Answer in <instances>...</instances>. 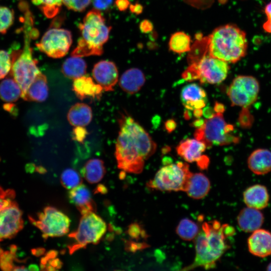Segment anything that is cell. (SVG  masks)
Here are the masks:
<instances>
[{
	"label": "cell",
	"instance_id": "6da1fadb",
	"mask_svg": "<svg viewBox=\"0 0 271 271\" xmlns=\"http://www.w3.org/2000/svg\"><path fill=\"white\" fill-rule=\"evenodd\" d=\"M115 144L117 167L126 172H142L145 161L154 154L157 145L149 134L133 118L122 115Z\"/></svg>",
	"mask_w": 271,
	"mask_h": 271
},
{
	"label": "cell",
	"instance_id": "7a4b0ae2",
	"mask_svg": "<svg viewBox=\"0 0 271 271\" xmlns=\"http://www.w3.org/2000/svg\"><path fill=\"white\" fill-rule=\"evenodd\" d=\"M235 233L234 228L227 224H221L217 220L204 222L195 238L196 256L194 261L183 270L197 267L212 268L216 261L229 247L227 239Z\"/></svg>",
	"mask_w": 271,
	"mask_h": 271
},
{
	"label": "cell",
	"instance_id": "3957f363",
	"mask_svg": "<svg viewBox=\"0 0 271 271\" xmlns=\"http://www.w3.org/2000/svg\"><path fill=\"white\" fill-rule=\"evenodd\" d=\"M208 38L209 53L211 57L227 63H235L246 55V34L235 25L217 27Z\"/></svg>",
	"mask_w": 271,
	"mask_h": 271
},
{
	"label": "cell",
	"instance_id": "277c9868",
	"mask_svg": "<svg viewBox=\"0 0 271 271\" xmlns=\"http://www.w3.org/2000/svg\"><path fill=\"white\" fill-rule=\"evenodd\" d=\"M81 37L71 56L84 57L101 55L107 41L111 27L107 26L101 13L95 9L89 11L78 25Z\"/></svg>",
	"mask_w": 271,
	"mask_h": 271
},
{
	"label": "cell",
	"instance_id": "5b68a950",
	"mask_svg": "<svg viewBox=\"0 0 271 271\" xmlns=\"http://www.w3.org/2000/svg\"><path fill=\"white\" fill-rule=\"evenodd\" d=\"M33 25L24 24V45L23 49L18 54L12 57V65L11 70L13 78L20 86L22 98L26 92L29 86L41 72L37 67L38 61L32 55L31 40L36 36Z\"/></svg>",
	"mask_w": 271,
	"mask_h": 271
},
{
	"label": "cell",
	"instance_id": "8992f818",
	"mask_svg": "<svg viewBox=\"0 0 271 271\" xmlns=\"http://www.w3.org/2000/svg\"><path fill=\"white\" fill-rule=\"evenodd\" d=\"M194 137L203 142L207 148L235 144L239 140L234 126L225 121L221 112H215L211 117L205 119L203 125L196 128Z\"/></svg>",
	"mask_w": 271,
	"mask_h": 271
},
{
	"label": "cell",
	"instance_id": "52a82bcc",
	"mask_svg": "<svg viewBox=\"0 0 271 271\" xmlns=\"http://www.w3.org/2000/svg\"><path fill=\"white\" fill-rule=\"evenodd\" d=\"M192 174L187 163H171L161 168L147 186L162 191L186 192Z\"/></svg>",
	"mask_w": 271,
	"mask_h": 271
},
{
	"label": "cell",
	"instance_id": "ba28073f",
	"mask_svg": "<svg viewBox=\"0 0 271 271\" xmlns=\"http://www.w3.org/2000/svg\"><path fill=\"white\" fill-rule=\"evenodd\" d=\"M105 221L94 212L82 215L77 229L68 237L74 240L68 246L70 254L83 248L88 244L98 243L106 231Z\"/></svg>",
	"mask_w": 271,
	"mask_h": 271
},
{
	"label": "cell",
	"instance_id": "9c48e42d",
	"mask_svg": "<svg viewBox=\"0 0 271 271\" xmlns=\"http://www.w3.org/2000/svg\"><path fill=\"white\" fill-rule=\"evenodd\" d=\"M37 217V219H35L29 216V219L41 230L45 239L62 236L69 232L70 218L55 207H46L42 212L38 213Z\"/></svg>",
	"mask_w": 271,
	"mask_h": 271
},
{
	"label": "cell",
	"instance_id": "30bf717a",
	"mask_svg": "<svg viewBox=\"0 0 271 271\" xmlns=\"http://www.w3.org/2000/svg\"><path fill=\"white\" fill-rule=\"evenodd\" d=\"M36 46L42 52L53 58H60L68 53L72 43L70 31L58 27H50Z\"/></svg>",
	"mask_w": 271,
	"mask_h": 271
},
{
	"label": "cell",
	"instance_id": "8fae6325",
	"mask_svg": "<svg viewBox=\"0 0 271 271\" xmlns=\"http://www.w3.org/2000/svg\"><path fill=\"white\" fill-rule=\"evenodd\" d=\"M259 90L258 82L254 77L240 75L233 79L227 94L232 105L246 107L256 100Z\"/></svg>",
	"mask_w": 271,
	"mask_h": 271
},
{
	"label": "cell",
	"instance_id": "7c38bea8",
	"mask_svg": "<svg viewBox=\"0 0 271 271\" xmlns=\"http://www.w3.org/2000/svg\"><path fill=\"white\" fill-rule=\"evenodd\" d=\"M196 64L198 79L201 83H220L225 79L229 69L227 62L210 55Z\"/></svg>",
	"mask_w": 271,
	"mask_h": 271
},
{
	"label": "cell",
	"instance_id": "4fadbf2b",
	"mask_svg": "<svg viewBox=\"0 0 271 271\" xmlns=\"http://www.w3.org/2000/svg\"><path fill=\"white\" fill-rule=\"evenodd\" d=\"M23 212L15 201L0 211V241L15 237L23 228Z\"/></svg>",
	"mask_w": 271,
	"mask_h": 271
},
{
	"label": "cell",
	"instance_id": "5bb4252c",
	"mask_svg": "<svg viewBox=\"0 0 271 271\" xmlns=\"http://www.w3.org/2000/svg\"><path fill=\"white\" fill-rule=\"evenodd\" d=\"M92 75L105 91H113L118 79L116 66L113 62L107 60H101L95 64L92 69Z\"/></svg>",
	"mask_w": 271,
	"mask_h": 271
},
{
	"label": "cell",
	"instance_id": "9a60e30c",
	"mask_svg": "<svg viewBox=\"0 0 271 271\" xmlns=\"http://www.w3.org/2000/svg\"><path fill=\"white\" fill-rule=\"evenodd\" d=\"M180 97L183 105L190 110L201 109L207 102L205 91L196 83L185 85L181 90Z\"/></svg>",
	"mask_w": 271,
	"mask_h": 271
},
{
	"label": "cell",
	"instance_id": "2e32d148",
	"mask_svg": "<svg viewBox=\"0 0 271 271\" xmlns=\"http://www.w3.org/2000/svg\"><path fill=\"white\" fill-rule=\"evenodd\" d=\"M247 246L255 256L265 257L271 255V232L260 228L254 231L248 238Z\"/></svg>",
	"mask_w": 271,
	"mask_h": 271
},
{
	"label": "cell",
	"instance_id": "e0dca14e",
	"mask_svg": "<svg viewBox=\"0 0 271 271\" xmlns=\"http://www.w3.org/2000/svg\"><path fill=\"white\" fill-rule=\"evenodd\" d=\"M70 202L74 204L81 215L90 212H94L96 206L89 189L81 184L72 189L68 193Z\"/></svg>",
	"mask_w": 271,
	"mask_h": 271
},
{
	"label": "cell",
	"instance_id": "ac0fdd59",
	"mask_svg": "<svg viewBox=\"0 0 271 271\" xmlns=\"http://www.w3.org/2000/svg\"><path fill=\"white\" fill-rule=\"evenodd\" d=\"M73 90L80 99L83 100L85 98H100L103 89L90 77L83 76L74 80Z\"/></svg>",
	"mask_w": 271,
	"mask_h": 271
},
{
	"label": "cell",
	"instance_id": "d6986e66",
	"mask_svg": "<svg viewBox=\"0 0 271 271\" xmlns=\"http://www.w3.org/2000/svg\"><path fill=\"white\" fill-rule=\"evenodd\" d=\"M206 145L197 139H187L182 141L176 148L178 154L188 163H197L203 157Z\"/></svg>",
	"mask_w": 271,
	"mask_h": 271
},
{
	"label": "cell",
	"instance_id": "ffe728a7",
	"mask_svg": "<svg viewBox=\"0 0 271 271\" xmlns=\"http://www.w3.org/2000/svg\"><path fill=\"white\" fill-rule=\"evenodd\" d=\"M237 220L241 230L252 232L260 228L263 223L264 217L259 210L247 207L240 211Z\"/></svg>",
	"mask_w": 271,
	"mask_h": 271
},
{
	"label": "cell",
	"instance_id": "44dd1931",
	"mask_svg": "<svg viewBox=\"0 0 271 271\" xmlns=\"http://www.w3.org/2000/svg\"><path fill=\"white\" fill-rule=\"evenodd\" d=\"M243 197L247 207L258 210L265 208L269 201V194L266 188L260 184L247 188L243 192Z\"/></svg>",
	"mask_w": 271,
	"mask_h": 271
},
{
	"label": "cell",
	"instance_id": "7402d4cb",
	"mask_svg": "<svg viewBox=\"0 0 271 271\" xmlns=\"http://www.w3.org/2000/svg\"><path fill=\"white\" fill-rule=\"evenodd\" d=\"M249 169L253 173L261 175L271 171V152L265 149H258L251 153L247 160Z\"/></svg>",
	"mask_w": 271,
	"mask_h": 271
},
{
	"label": "cell",
	"instance_id": "603a6c76",
	"mask_svg": "<svg viewBox=\"0 0 271 271\" xmlns=\"http://www.w3.org/2000/svg\"><path fill=\"white\" fill-rule=\"evenodd\" d=\"M145 81L143 72L138 68H132L127 70L122 74L119 85L123 91L132 94L141 89Z\"/></svg>",
	"mask_w": 271,
	"mask_h": 271
},
{
	"label": "cell",
	"instance_id": "cb8c5ba5",
	"mask_svg": "<svg viewBox=\"0 0 271 271\" xmlns=\"http://www.w3.org/2000/svg\"><path fill=\"white\" fill-rule=\"evenodd\" d=\"M48 91L47 78L40 72L30 85L22 98L27 101L43 102L47 98Z\"/></svg>",
	"mask_w": 271,
	"mask_h": 271
},
{
	"label": "cell",
	"instance_id": "d4e9b609",
	"mask_svg": "<svg viewBox=\"0 0 271 271\" xmlns=\"http://www.w3.org/2000/svg\"><path fill=\"white\" fill-rule=\"evenodd\" d=\"M210 189V181L204 174L201 173H192L186 192L193 199H200L208 194Z\"/></svg>",
	"mask_w": 271,
	"mask_h": 271
},
{
	"label": "cell",
	"instance_id": "484cf974",
	"mask_svg": "<svg viewBox=\"0 0 271 271\" xmlns=\"http://www.w3.org/2000/svg\"><path fill=\"white\" fill-rule=\"evenodd\" d=\"M92 118L91 107L83 103H77L73 105L67 113V119L71 125L77 126L87 125Z\"/></svg>",
	"mask_w": 271,
	"mask_h": 271
},
{
	"label": "cell",
	"instance_id": "4316f807",
	"mask_svg": "<svg viewBox=\"0 0 271 271\" xmlns=\"http://www.w3.org/2000/svg\"><path fill=\"white\" fill-rule=\"evenodd\" d=\"M86 62L80 57L73 56L66 59L62 66V72L67 78L75 79L84 76L86 72Z\"/></svg>",
	"mask_w": 271,
	"mask_h": 271
},
{
	"label": "cell",
	"instance_id": "83f0119b",
	"mask_svg": "<svg viewBox=\"0 0 271 271\" xmlns=\"http://www.w3.org/2000/svg\"><path fill=\"white\" fill-rule=\"evenodd\" d=\"M105 171L103 161L99 159H92L85 164L82 170V175L88 182L94 184L101 181Z\"/></svg>",
	"mask_w": 271,
	"mask_h": 271
},
{
	"label": "cell",
	"instance_id": "f1b7e54d",
	"mask_svg": "<svg viewBox=\"0 0 271 271\" xmlns=\"http://www.w3.org/2000/svg\"><path fill=\"white\" fill-rule=\"evenodd\" d=\"M22 89L13 78L8 77L0 83V98L6 103H14L22 97Z\"/></svg>",
	"mask_w": 271,
	"mask_h": 271
},
{
	"label": "cell",
	"instance_id": "f546056e",
	"mask_svg": "<svg viewBox=\"0 0 271 271\" xmlns=\"http://www.w3.org/2000/svg\"><path fill=\"white\" fill-rule=\"evenodd\" d=\"M199 231L198 224L188 218L182 219L176 229L178 235L186 241L194 239Z\"/></svg>",
	"mask_w": 271,
	"mask_h": 271
},
{
	"label": "cell",
	"instance_id": "4dcf8cb0",
	"mask_svg": "<svg viewBox=\"0 0 271 271\" xmlns=\"http://www.w3.org/2000/svg\"><path fill=\"white\" fill-rule=\"evenodd\" d=\"M191 39L190 36L183 32L173 34L170 39V49L177 53H182L190 50Z\"/></svg>",
	"mask_w": 271,
	"mask_h": 271
},
{
	"label": "cell",
	"instance_id": "1f68e13d",
	"mask_svg": "<svg viewBox=\"0 0 271 271\" xmlns=\"http://www.w3.org/2000/svg\"><path fill=\"white\" fill-rule=\"evenodd\" d=\"M48 18H53L60 12L62 0H31Z\"/></svg>",
	"mask_w": 271,
	"mask_h": 271
},
{
	"label": "cell",
	"instance_id": "d6a6232c",
	"mask_svg": "<svg viewBox=\"0 0 271 271\" xmlns=\"http://www.w3.org/2000/svg\"><path fill=\"white\" fill-rule=\"evenodd\" d=\"M188 60L191 64L198 62L202 58L206 56L209 52V38H202L197 39L190 50Z\"/></svg>",
	"mask_w": 271,
	"mask_h": 271
},
{
	"label": "cell",
	"instance_id": "836d02e7",
	"mask_svg": "<svg viewBox=\"0 0 271 271\" xmlns=\"http://www.w3.org/2000/svg\"><path fill=\"white\" fill-rule=\"evenodd\" d=\"M61 183L66 189L71 190L81 184L82 179L79 174L75 170L67 168L61 175Z\"/></svg>",
	"mask_w": 271,
	"mask_h": 271
},
{
	"label": "cell",
	"instance_id": "e575fe53",
	"mask_svg": "<svg viewBox=\"0 0 271 271\" xmlns=\"http://www.w3.org/2000/svg\"><path fill=\"white\" fill-rule=\"evenodd\" d=\"M14 12L13 10L0 6V33L5 34L14 21Z\"/></svg>",
	"mask_w": 271,
	"mask_h": 271
},
{
	"label": "cell",
	"instance_id": "d590c367",
	"mask_svg": "<svg viewBox=\"0 0 271 271\" xmlns=\"http://www.w3.org/2000/svg\"><path fill=\"white\" fill-rule=\"evenodd\" d=\"M12 57L6 51L0 50V79L4 78L11 71Z\"/></svg>",
	"mask_w": 271,
	"mask_h": 271
},
{
	"label": "cell",
	"instance_id": "8d00e7d4",
	"mask_svg": "<svg viewBox=\"0 0 271 271\" xmlns=\"http://www.w3.org/2000/svg\"><path fill=\"white\" fill-rule=\"evenodd\" d=\"M17 259L15 253L11 251H3L0 249V267L3 270H15L14 260Z\"/></svg>",
	"mask_w": 271,
	"mask_h": 271
},
{
	"label": "cell",
	"instance_id": "74e56055",
	"mask_svg": "<svg viewBox=\"0 0 271 271\" xmlns=\"http://www.w3.org/2000/svg\"><path fill=\"white\" fill-rule=\"evenodd\" d=\"M15 196L14 190H5L0 186V211L10 206L14 201Z\"/></svg>",
	"mask_w": 271,
	"mask_h": 271
},
{
	"label": "cell",
	"instance_id": "f35d334b",
	"mask_svg": "<svg viewBox=\"0 0 271 271\" xmlns=\"http://www.w3.org/2000/svg\"><path fill=\"white\" fill-rule=\"evenodd\" d=\"M62 2L68 9L80 12L88 7L91 0H62Z\"/></svg>",
	"mask_w": 271,
	"mask_h": 271
},
{
	"label": "cell",
	"instance_id": "ab89813d",
	"mask_svg": "<svg viewBox=\"0 0 271 271\" xmlns=\"http://www.w3.org/2000/svg\"><path fill=\"white\" fill-rule=\"evenodd\" d=\"M128 235L134 239H138L140 237L143 238L147 237V233L143 228L137 223L131 224L128 228Z\"/></svg>",
	"mask_w": 271,
	"mask_h": 271
},
{
	"label": "cell",
	"instance_id": "60d3db41",
	"mask_svg": "<svg viewBox=\"0 0 271 271\" xmlns=\"http://www.w3.org/2000/svg\"><path fill=\"white\" fill-rule=\"evenodd\" d=\"M187 4L198 9L205 10L211 6L214 0H183Z\"/></svg>",
	"mask_w": 271,
	"mask_h": 271
},
{
	"label": "cell",
	"instance_id": "b9f144b4",
	"mask_svg": "<svg viewBox=\"0 0 271 271\" xmlns=\"http://www.w3.org/2000/svg\"><path fill=\"white\" fill-rule=\"evenodd\" d=\"M264 12L267 17V20L263 24V28L265 32L271 34V2L265 6Z\"/></svg>",
	"mask_w": 271,
	"mask_h": 271
},
{
	"label": "cell",
	"instance_id": "7bdbcfd3",
	"mask_svg": "<svg viewBox=\"0 0 271 271\" xmlns=\"http://www.w3.org/2000/svg\"><path fill=\"white\" fill-rule=\"evenodd\" d=\"M95 9L98 10H105L112 4V0H92Z\"/></svg>",
	"mask_w": 271,
	"mask_h": 271
},
{
	"label": "cell",
	"instance_id": "ee69618b",
	"mask_svg": "<svg viewBox=\"0 0 271 271\" xmlns=\"http://www.w3.org/2000/svg\"><path fill=\"white\" fill-rule=\"evenodd\" d=\"M87 131L82 126H77L74 129V139L79 142H82L86 136Z\"/></svg>",
	"mask_w": 271,
	"mask_h": 271
},
{
	"label": "cell",
	"instance_id": "f6af8a7d",
	"mask_svg": "<svg viewBox=\"0 0 271 271\" xmlns=\"http://www.w3.org/2000/svg\"><path fill=\"white\" fill-rule=\"evenodd\" d=\"M152 23L148 20L143 21L140 25L141 31L145 33H149L153 30Z\"/></svg>",
	"mask_w": 271,
	"mask_h": 271
},
{
	"label": "cell",
	"instance_id": "bcb514c9",
	"mask_svg": "<svg viewBox=\"0 0 271 271\" xmlns=\"http://www.w3.org/2000/svg\"><path fill=\"white\" fill-rule=\"evenodd\" d=\"M147 246V244L144 243H137L133 242H130L127 243L126 249L131 251H134L137 250L142 249Z\"/></svg>",
	"mask_w": 271,
	"mask_h": 271
},
{
	"label": "cell",
	"instance_id": "7dc6e473",
	"mask_svg": "<svg viewBox=\"0 0 271 271\" xmlns=\"http://www.w3.org/2000/svg\"><path fill=\"white\" fill-rule=\"evenodd\" d=\"M115 3L118 9L120 11L126 10L129 6L128 0H116Z\"/></svg>",
	"mask_w": 271,
	"mask_h": 271
},
{
	"label": "cell",
	"instance_id": "c3c4849f",
	"mask_svg": "<svg viewBox=\"0 0 271 271\" xmlns=\"http://www.w3.org/2000/svg\"><path fill=\"white\" fill-rule=\"evenodd\" d=\"M176 126V122L172 119L167 120L165 123V128L169 133H171L174 130Z\"/></svg>",
	"mask_w": 271,
	"mask_h": 271
},
{
	"label": "cell",
	"instance_id": "681fc988",
	"mask_svg": "<svg viewBox=\"0 0 271 271\" xmlns=\"http://www.w3.org/2000/svg\"><path fill=\"white\" fill-rule=\"evenodd\" d=\"M129 8L130 11L136 14L139 15L143 12V6L140 4H136L135 5H130Z\"/></svg>",
	"mask_w": 271,
	"mask_h": 271
},
{
	"label": "cell",
	"instance_id": "f907efd6",
	"mask_svg": "<svg viewBox=\"0 0 271 271\" xmlns=\"http://www.w3.org/2000/svg\"><path fill=\"white\" fill-rule=\"evenodd\" d=\"M215 112L214 108L209 106L206 107L203 109V115L206 118L211 117Z\"/></svg>",
	"mask_w": 271,
	"mask_h": 271
},
{
	"label": "cell",
	"instance_id": "816d5d0a",
	"mask_svg": "<svg viewBox=\"0 0 271 271\" xmlns=\"http://www.w3.org/2000/svg\"><path fill=\"white\" fill-rule=\"evenodd\" d=\"M205 120L201 118H197L195 120H194L192 125L193 126L196 127V128L201 127L204 124Z\"/></svg>",
	"mask_w": 271,
	"mask_h": 271
},
{
	"label": "cell",
	"instance_id": "f5cc1de1",
	"mask_svg": "<svg viewBox=\"0 0 271 271\" xmlns=\"http://www.w3.org/2000/svg\"><path fill=\"white\" fill-rule=\"evenodd\" d=\"M213 108L215 112H224L225 110V107L223 104L218 102H215Z\"/></svg>",
	"mask_w": 271,
	"mask_h": 271
},
{
	"label": "cell",
	"instance_id": "db71d44e",
	"mask_svg": "<svg viewBox=\"0 0 271 271\" xmlns=\"http://www.w3.org/2000/svg\"><path fill=\"white\" fill-rule=\"evenodd\" d=\"M107 188L106 187L102 185V184H99L97 187L96 188V190L95 191V193H100L101 194H105L107 192Z\"/></svg>",
	"mask_w": 271,
	"mask_h": 271
},
{
	"label": "cell",
	"instance_id": "11a10c76",
	"mask_svg": "<svg viewBox=\"0 0 271 271\" xmlns=\"http://www.w3.org/2000/svg\"><path fill=\"white\" fill-rule=\"evenodd\" d=\"M45 251V249L43 248H37L32 250V253L36 256H40L42 255Z\"/></svg>",
	"mask_w": 271,
	"mask_h": 271
},
{
	"label": "cell",
	"instance_id": "9f6ffc18",
	"mask_svg": "<svg viewBox=\"0 0 271 271\" xmlns=\"http://www.w3.org/2000/svg\"><path fill=\"white\" fill-rule=\"evenodd\" d=\"M193 115L196 118H200L203 115V109H196L193 110Z\"/></svg>",
	"mask_w": 271,
	"mask_h": 271
},
{
	"label": "cell",
	"instance_id": "6f0895ef",
	"mask_svg": "<svg viewBox=\"0 0 271 271\" xmlns=\"http://www.w3.org/2000/svg\"><path fill=\"white\" fill-rule=\"evenodd\" d=\"M189 110H190L187 109L184 112V117L187 119H190L191 117V113Z\"/></svg>",
	"mask_w": 271,
	"mask_h": 271
},
{
	"label": "cell",
	"instance_id": "680465c9",
	"mask_svg": "<svg viewBox=\"0 0 271 271\" xmlns=\"http://www.w3.org/2000/svg\"><path fill=\"white\" fill-rule=\"evenodd\" d=\"M39 269L38 266L36 264H31L29 266V270H37Z\"/></svg>",
	"mask_w": 271,
	"mask_h": 271
},
{
	"label": "cell",
	"instance_id": "91938a15",
	"mask_svg": "<svg viewBox=\"0 0 271 271\" xmlns=\"http://www.w3.org/2000/svg\"><path fill=\"white\" fill-rule=\"evenodd\" d=\"M36 170L37 172L41 174H43L46 172V170L44 168L41 167L37 168Z\"/></svg>",
	"mask_w": 271,
	"mask_h": 271
},
{
	"label": "cell",
	"instance_id": "94428289",
	"mask_svg": "<svg viewBox=\"0 0 271 271\" xmlns=\"http://www.w3.org/2000/svg\"><path fill=\"white\" fill-rule=\"evenodd\" d=\"M266 269L267 270H271V262H270L267 266Z\"/></svg>",
	"mask_w": 271,
	"mask_h": 271
}]
</instances>
